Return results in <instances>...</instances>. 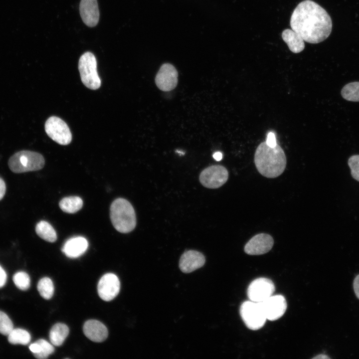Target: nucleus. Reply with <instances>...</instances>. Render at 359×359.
<instances>
[{
    "instance_id": "412c9836",
    "label": "nucleus",
    "mask_w": 359,
    "mask_h": 359,
    "mask_svg": "<svg viewBox=\"0 0 359 359\" xmlns=\"http://www.w3.org/2000/svg\"><path fill=\"white\" fill-rule=\"evenodd\" d=\"M61 209L68 213H74L81 209L83 201L78 196H68L62 198L59 203Z\"/></svg>"
},
{
    "instance_id": "39448f33",
    "label": "nucleus",
    "mask_w": 359,
    "mask_h": 359,
    "mask_svg": "<svg viewBox=\"0 0 359 359\" xmlns=\"http://www.w3.org/2000/svg\"><path fill=\"white\" fill-rule=\"evenodd\" d=\"M78 69L81 81L87 88L98 89L101 86V80L97 71V61L94 55L86 52L79 58Z\"/></svg>"
},
{
    "instance_id": "ddd939ff",
    "label": "nucleus",
    "mask_w": 359,
    "mask_h": 359,
    "mask_svg": "<svg viewBox=\"0 0 359 359\" xmlns=\"http://www.w3.org/2000/svg\"><path fill=\"white\" fill-rule=\"evenodd\" d=\"M274 244V239L267 233H259L252 237L245 244L244 251L251 255H257L268 252Z\"/></svg>"
},
{
    "instance_id": "1a4fd4ad",
    "label": "nucleus",
    "mask_w": 359,
    "mask_h": 359,
    "mask_svg": "<svg viewBox=\"0 0 359 359\" xmlns=\"http://www.w3.org/2000/svg\"><path fill=\"white\" fill-rule=\"evenodd\" d=\"M275 287L272 280L266 278L254 280L247 289V296L250 301L262 302L273 295Z\"/></svg>"
},
{
    "instance_id": "4be33fe9",
    "label": "nucleus",
    "mask_w": 359,
    "mask_h": 359,
    "mask_svg": "<svg viewBox=\"0 0 359 359\" xmlns=\"http://www.w3.org/2000/svg\"><path fill=\"white\" fill-rule=\"evenodd\" d=\"M7 336L8 341L13 345H26L31 340L30 334L27 331L20 328L13 329Z\"/></svg>"
},
{
    "instance_id": "4468645a",
    "label": "nucleus",
    "mask_w": 359,
    "mask_h": 359,
    "mask_svg": "<svg viewBox=\"0 0 359 359\" xmlns=\"http://www.w3.org/2000/svg\"><path fill=\"white\" fill-rule=\"evenodd\" d=\"M205 262V257L201 253L189 250L185 251L181 256L179 267L182 272L188 273L201 267Z\"/></svg>"
},
{
    "instance_id": "423d86ee",
    "label": "nucleus",
    "mask_w": 359,
    "mask_h": 359,
    "mask_svg": "<svg viewBox=\"0 0 359 359\" xmlns=\"http://www.w3.org/2000/svg\"><path fill=\"white\" fill-rule=\"evenodd\" d=\"M240 314L246 327L252 330L261 328L267 320L260 302H244L240 306Z\"/></svg>"
},
{
    "instance_id": "f704fd0d",
    "label": "nucleus",
    "mask_w": 359,
    "mask_h": 359,
    "mask_svg": "<svg viewBox=\"0 0 359 359\" xmlns=\"http://www.w3.org/2000/svg\"><path fill=\"white\" fill-rule=\"evenodd\" d=\"M313 359H330V358L327 355L322 354V355H317V356L314 357Z\"/></svg>"
},
{
    "instance_id": "f257e3e1",
    "label": "nucleus",
    "mask_w": 359,
    "mask_h": 359,
    "mask_svg": "<svg viewBox=\"0 0 359 359\" xmlns=\"http://www.w3.org/2000/svg\"><path fill=\"white\" fill-rule=\"evenodd\" d=\"M291 29L308 43H320L327 38L332 29V19L326 10L311 0L300 2L290 19Z\"/></svg>"
},
{
    "instance_id": "9d476101",
    "label": "nucleus",
    "mask_w": 359,
    "mask_h": 359,
    "mask_svg": "<svg viewBox=\"0 0 359 359\" xmlns=\"http://www.w3.org/2000/svg\"><path fill=\"white\" fill-rule=\"evenodd\" d=\"M260 303L267 320L271 321L282 317L287 307L285 297L281 295H272Z\"/></svg>"
},
{
    "instance_id": "c85d7f7f",
    "label": "nucleus",
    "mask_w": 359,
    "mask_h": 359,
    "mask_svg": "<svg viewBox=\"0 0 359 359\" xmlns=\"http://www.w3.org/2000/svg\"><path fill=\"white\" fill-rule=\"evenodd\" d=\"M265 142L270 147L275 146L277 144L274 133L271 132H269L267 135Z\"/></svg>"
},
{
    "instance_id": "a878e982",
    "label": "nucleus",
    "mask_w": 359,
    "mask_h": 359,
    "mask_svg": "<svg viewBox=\"0 0 359 359\" xmlns=\"http://www.w3.org/2000/svg\"><path fill=\"white\" fill-rule=\"evenodd\" d=\"M36 342L40 346V352L37 354L33 355L36 358L39 359H46L54 352L53 345L49 343L46 340L39 339Z\"/></svg>"
},
{
    "instance_id": "7ed1b4c3",
    "label": "nucleus",
    "mask_w": 359,
    "mask_h": 359,
    "mask_svg": "<svg viewBox=\"0 0 359 359\" xmlns=\"http://www.w3.org/2000/svg\"><path fill=\"white\" fill-rule=\"evenodd\" d=\"M110 215L113 226L121 233L130 232L136 226L135 210L130 202L124 198H118L113 201Z\"/></svg>"
},
{
    "instance_id": "a211bd4d",
    "label": "nucleus",
    "mask_w": 359,
    "mask_h": 359,
    "mask_svg": "<svg viewBox=\"0 0 359 359\" xmlns=\"http://www.w3.org/2000/svg\"><path fill=\"white\" fill-rule=\"evenodd\" d=\"M282 37L292 52L298 53L304 50L305 41L292 29L287 28L284 30L282 33Z\"/></svg>"
},
{
    "instance_id": "2f4dec72",
    "label": "nucleus",
    "mask_w": 359,
    "mask_h": 359,
    "mask_svg": "<svg viewBox=\"0 0 359 359\" xmlns=\"http://www.w3.org/2000/svg\"><path fill=\"white\" fill-rule=\"evenodd\" d=\"M29 349L33 355L37 354L40 352V346L36 341L31 344L29 346Z\"/></svg>"
},
{
    "instance_id": "cd10ccee",
    "label": "nucleus",
    "mask_w": 359,
    "mask_h": 359,
    "mask_svg": "<svg viewBox=\"0 0 359 359\" xmlns=\"http://www.w3.org/2000/svg\"><path fill=\"white\" fill-rule=\"evenodd\" d=\"M348 164L351 169L352 177L359 181V155L352 156L349 159Z\"/></svg>"
},
{
    "instance_id": "dca6fc26",
    "label": "nucleus",
    "mask_w": 359,
    "mask_h": 359,
    "mask_svg": "<svg viewBox=\"0 0 359 359\" xmlns=\"http://www.w3.org/2000/svg\"><path fill=\"white\" fill-rule=\"evenodd\" d=\"M83 329L86 337L94 342H102L108 337V332L106 327L97 320L87 321L84 324Z\"/></svg>"
},
{
    "instance_id": "0eeeda50",
    "label": "nucleus",
    "mask_w": 359,
    "mask_h": 359,
    "mask_svg": "<svg viewBox=\"0 0 359 359\" xmlns=\"http://www.w3.org/2000/svg\"><path fill=\"white\" fill-rule=\"evenodd\" d=\"M45 130L52 140L60 145H67L71 141L72 135L68 126L57 117L51 116L47 120Z\"/></svg>"
},
{
    "instance_id": "72a5a7b5",
    "label": "nucleus",
    "mask_w": 359,
    "mask_h": 359,
    "mask_svg": "<svg viewBox=\"0 0 359 359\" xmlns=\"http://www.w3.org/2000/svg\"><path fill=\"white\" fill-rule=\"evenodd\" d=\"M213 158L217 161H219L222 159V154L220 152H217L213 154Z\"/></svg>"
},
{
    "instance_id": "6ab92c4d",
    "label": "nucleus",
    "mask_w": 359,
    "mask_h": 359,
    "mask_svg": "<svg viewBox=\"0 0 359 359\" xmlns=\"http://www.w3.org/2000/svg\"><path fill=\"white\" fill-rule=\"evenodd\" d=\"M69 328L64 324L57 323L51 329L49 339L51 343L55 346H61L69 334Z\"/></svg>"
},
{
    "instance_id": "f8f14e48",
    "label": "nucleus",
    "mask_w": 359,
    "mask_h": 359,
    "mask_svg": "<svg viewBox=\"0 0 359 359\" xmlns=\"http://www.w3.org/2000/svg\"><path fill=\"white\" fill-rule=\"evenodd\" d=\"M120 283L118 277L113 273H107L100 279L97 290L99 297L104 301H110L118 294Z\"/></svg>"
},
{
    "instance_id": "393cba45",
    "label": "nucleus",
    "mask_w": 359,
    "mask_h": 359,
    "mask_svg": "<svg viewBox=\"0 0 359 359\" xmlns=\"http://www.w3.org/2000/svg\"><path fill=\"white\" fill-rule=\"evenodd\" d=\"M13 281L15 285L20 290H27L30 285L29 275L25 272L19 271L15 273L13 276Z\"/></svg>"
},
{
    "instance_id": "c756f323",
    "label": "nucleus",
    "mask_w": 359,
    "mask_h": 359,
    "mask_svg": "<svg viewBox=\"0 0 359 359\" xmlns=\"http://www.w3.org/2000/svg\"><path fill=\"white\" fill-rule=\"evenodd\" d=\"M6 279V273L4 270L0 265V288L2 287L5 285Z\"/></svg>"
},
{
    "instance_id": "7c9ffc66",
    "label": "nucleus",
    "mask_w": 359,
    "mask_h": 359,
    "mask_svg": "<svg viewBox=\"0 0 359 359\" xmlns=\"http://www.w3.org/2000/svg\"><path fill=\"white\" fill-rule=\"evenodd\" d=\"M353 288L357 297L359 299V274L354 280Z\"/></svg>"
},
{
    "instance_id": "f03ea898",
    "label": "nucleus",
    "mask_w": 359,
    "mask_h": 359,
    "mask_svg": "<svg viewBox=\"0 0 359 359\" xmlns=\"http://www.w3.org/2000/svg\"><path fill=\"white\" fill-rule=\"evenodd\" d=\"M254 163L261 175L267 178H275L284 171L287 160L284 152L279 145L270 147L263 142L255 151Z\"/></svg>"
},
{
    "instance_id": "9b49d317",
    "label": "nucleus",
    "mask_w": 359,
    "mask_h": 359,
    "mask_svg": "<svg viewBox=\"0 0 359 359\" xmlns=\"http://www.w3.org/2000/svg\"><path fill=\"white\" fill-rule=\"evenodd\" d=\"M178 77V73L176 68L171 64L164 63L156 76L155 83L161 90L169 91L177 86Z\"/></svg>"
},
{
    "instance_id": "473e14b6",
    "label": "nucleus",
    "mask_w": 359,
    "mask_h": 359,
    "mask_svg": "<svg viewBox=\"0 0 359 359\" xmlns=\"http://www.w3.org/2000/svg\"><path fill=\"white\" fill-rule=\"evenodd\" d=\"M6 190L5 184L3 180L0 178V200L3 197Z\"/></svg>"
},
{
    "instance_id": "bb28decb",
    "label": "nucleus",
    "mask_w": 359,
    "mask_h": 359,
    "mask_svg": "<svg viewBox=\"0 0 359 359\" xmlns=\"http://www.w3.org/2000/svg\"><path fill=\"white\" fill-rule=\"evenodd\" d=\"M13 329L10 319L5 313L0 311V333L7 336Z\"/></svg>"
},
{
    "instance_id": "6e6552de",
    "label": "nucleus",
    "mask_w": 359,
    "mask_h": 359,
    "mask_svg": "<svg viewBox=\"0 0 359 359\" xmlns=\"http://www.w3.org/2000/svg\"><path fill=\"white\" fill-rule=\"evenodd\" d=\"M228 178L227 169L221 165H213L205 168L199 177L201 184L208 188L220 187L227 181Z\"/></svg>"
},
{
    "instance_id": "2eb2a0df",
    "label": "nucleus",
    "mask_w": 359,
    "mask_h": 359,
    "mask_svg": "<svg viewBox=\"0 0 359 359\" xmlns=\"http://www.w3.org/2000/svg\"><path fill=\"white\" fill-rule=\"evenodd\" d=\"M80 14L84 23L89 27H94L98 23L99 11L97 0H81Z\"/></svg>"
},
{
    "instance_id": "b1692460",
    "label": "nucleus",
    "mask_w": 359,
    "mask_h": 359,
    "mask_svg": "<svg viewBox=\"0 0 359 359\" xmlns=\"http://www.w3.org/2000/svg\"><path fill=\"white\" fill-rule=\"evenodd\" d=\"M37 290L40 296L46 300L50 299L54 293V285L52 280L48 277H43L38 282Z\"/></svg>"
},
{
    "instance_id": "5701e85b",
    "label": "nucleus",
    "mask_w": 359,
    "mask_h": 359,
    "mask_svg": "<svg viewBox=\"0 0 359 359\" xmlns=\"http://www.w3.org/2000/svg\"><path fill=\"white\" fill-rule=\"evenodd\" d=\"M341 95L347 101L359 102V82H352L345 85L341 90Z\"/></svg>"
},
{
    "instance_id": "f3484780",
    "label": "nucleus",
    "mask_w": 359,
    "mask_h": 359,
    "mask_svg": "<svg viewBox=\"0 0 359 359\" xmlns=\"http://www.w3.org/2000/svg\"><path fill=\"white\" fill-rule=\"evenodd\" d=\"M88 247L86 238L77 236L68 239L62 248V252L68 257L75 258L83 254Z\"/></svg>"
},
{
    "instance_id": "aec40b11",
    "label": "nucleus",
    "mask_w": 359,
    "mask_h": 359,
    "mask_svg": "<svg viewBox=\"0 0 359 359\" xmlns=\"http://www.w3.org/2000/svg\"><path fill=\"white\" fill-rule=\"evenodd\" d=\"M36 234L42 239L49 242H54L57 239L55 230L51 224L44 220L39 221L35 226Z\"/></svg>"
},
{
    "instance_id": "20e7f679",
    "label": "nucleus",
    "mask_w": 359,
    "mask_h": 359,
    "mask_svg": "<svg viewBox=\"0 0 359 359\" xmlns=\"http://www.w3.org/2000/svg\"><path fill=\"white\" fill-rule=\"evenodd\" d=\"M43 157L39 153L23 150L13 154L8 162L10 170L14 173L38 171L44 166Z\"/></svg>"
}]
</instances>
